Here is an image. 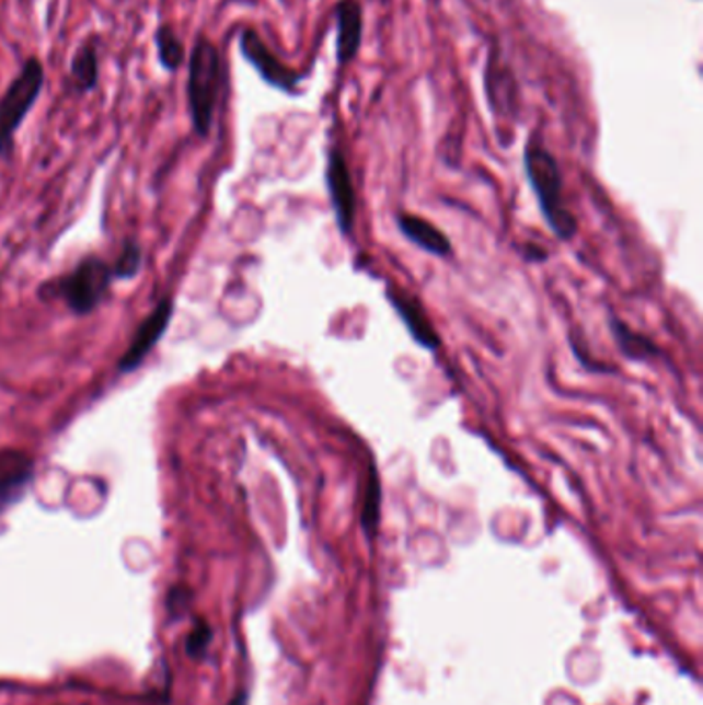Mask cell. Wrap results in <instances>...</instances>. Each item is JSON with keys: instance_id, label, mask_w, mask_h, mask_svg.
<instances>
[{"instance_id": "obj_9", "label": "cell", "mask_w": 703, "mask_h": 705, "mask_svg": "<svg viewBox=\"0 0 703 705\" xmlns=\"http://www.w3.org/2000/svg\"><path fill=\"white\" fill-rule=\"evenodd\" d=\"M338 37H336V60L338 65H349L359 53L364 36V13L359 0H341L334 7Z\"/></svg>"}, {"instance_id": "obj_16", "label": "cell", "mask_w": 703, "mask_h": 705, "mask_svg": "<svg viewBox=\"0 0 703 705\" xmlns=\"http://www.w3.org/2000/svg\"><path fill=\"white\" fill-rule=\"evenodd\" d=\"M141 247L137 246L135 242H128L124 246L123 254L118 256L116 265L112 266L114 279H128V277H132L139 270V266H141Z\"/></svg>"}, {"instance_id": "obj_17", "label": "cell", "mask_w": 703, "mask_h": 705, "mask_svg": "<svg viewBox=\"0 0 703 705\" xmlns=\"http://www.w3.org/2000/svg\"><path fill=\"white\" fill-rule=\"evenodd\" d=\"M209 642H211V629L205 623L196 625L193 634L188 637V654L200 656L209 648Z\"/></svg>"}, {"instance_id": "obj_11", "label": "cell", "mask_w": 703, "mask_h": 705, "mask_svg": "<svg viewBox=\"0 0 703 705\" xmlns=\"http://www.w3.org/2000/svg\"><path fill=\"white\" fill-rule=\"evenodd\" d=\"M396 223L406 240L425 252L436 254V256H448L452 252V244L446 238V233L438 230L434 223H429L427 219L415 217V215H401Z\"/></svg>"}, {"instance_id": "obj_8", "label": "cell", "mask_w": 703, "mask_h": 705, "mask_svg": "<svg viewBox=\"0 0 703 705\" xmlns=\"http://www.w3.org/2000/svg\"><path fill=\"white\" fill-rule=\"evenodd\" d=\"M388 300L392 303V308L396 310V314L405 322L406 328L411 336L429 351H436L440 347V336L436 333L434 324L429 316L423 310L422 301L413 298L411 293L401 291L396 287L388 289Z\"/></svg>"}, {"instance_id": "obj_4", "label": "cell", "mask_w": 703, "mask_h": 705, "mask_svg": "<svg viewBox=\"0 0 703 705\" xmlns=\"http://www.w3.org/2000/svg\"><path fill=\"white\" fill-rule=\"evenodd\" d=\"M114 281L112 266L97 256H89L72 268L69 275L44 285L53 298L67 301L77 314H88L106 298L110 282Z\"/></svg>"}, {"instance_id": "obj_18", "label": "cell", "mask_w": 703, "mask_h": 705, "mask_svg": "<svg viewBox=\"0 0 703 705\" xmlns=\"http://www.w3.org/2000/svg\"><path fill=\"white\" fill-rule=\"evenodd\" d=\"M229 705H246V693H240Z\"/></svg>"}, {"instance_id": "obj_1", "label": "cell", "mask_w": 703, "mask_h": 705, "mask_svg": "<svg viewBox=\"0 0 703 705\" xmlns=\"http://www.w3.org/2000/svg\"><path fill=\"white\" fill-rule=\"evenodd\" d=\"M525 170L546 226L560 240H572L578 231V223L565 205L563 177L555 155L543 142L530 141L525 151Z\"/></svg>"}, {"instance_id": "obj_3", "label": "cell", "mask_w": 703, "mask_h": 705, "mask_svg": "<svg viewBox=\"0 0 703 705\" xmlns=\"http://www.w3.org/2000/svg\"><path fill=\"white\" fill-rule=\"evenodd\" d=\"M44 67L37 58H30L13 83L0 100V158H9L15 147V132L19 126L36 106L37 97L44 89Z\"/></svg>"}, {"instance_id": "obj_7", "label": "cell", "mask_w": 703, "mask_h": 705, "mask_svg": "<svg viewBox=\"0 0 703 705\" xmlns=\"http://www.w3.org/2000/svg\"><path fill=\"white\" fill-rule=\"evenodd\" d=\"M174 314V301L170 298H163L159 301L158 308L142 320L137 328V333L132 336L128 349L124 351L123 359L118 363V368L123 373L137 370L142 361L147 359V355L159 343V338L165 333V328L170 326V320Z\"/></svg>"}, {"instance_id": "obj_10", "label": "cell", "mask_w": 703, "mask_h": 705, "mask_svg": "<svg viewBox=\"0 0 703 705\" xmlns=\"http://www.w3.org/2000/svg\"><path fill=\"white\" fill-rule=\"evenodd\" d=\"M34 478V460L21 450H0V508L15 501Z\"/></svg>"}, {"instance_id": "obj_6", "label": "cell", "mask_w": 703, "mask_h": 705, "mask_svg": "<svg viewBox=\"0 0 703 705\" xmlns=\"http://www.w3.org/2000/svg\"><path fill=\"white\" fill-rule=\"evenodd\" d=\"M326 184L329 195L333 203L336 226L345 235H349L355 223V188H353L352 172L347 165V159L338 147L331 149L329 153V167H326Z\"/></svg>"}, {"instance_id": "obj_2", "label": "cell", "mask_w": 703, "mask_h": 705, "mask_svg": "<svg viewBox=\"0 0 703 705\" xmlns=\"http://www.w3.org/2000/svg\"><path fill=\"white\" fill-rule=\"evenodd\" d=\"M221 85H223L221 54L209 37L198 36L191 54L186 95H188L194 130L200 137H207L211 132Z\"/></svg>"}, {"instance_id": "obj_13", "label": "cell", "mask_w": 703, "mask_h": 705, "mask_svg": "<svg viewBox=\"0 0 703 705\" xmlns=\"http://www.w3.org/2000/svg\"><path fill=\"white\" fill-rule=\"evenodd\" d=\"M97 50L85 44L79 48V53L72 56L71 62V79L74 88L79 91H91L97 88V79H100V65H97Z\"/></svg>"}, {"instance_id": "obj_5", "label": "cell", "mask_w": 703, "mask_h": 705, "mask_svg": "<svg viewBox=\"0 0 703 705\" xmlns=\"http://www.w3.org/2000/svg\"><path fill=\"white\" fill-rule=\"evenodd\" d=\"M240 50L268 85L281 89L285 93H298L303 74L285 67L281 60L270 53V48L264 44L263 37L258 36L254 30H246L242 34Z\"/></svg>"}, {"instance_id": "obj_15", "label": "cell", "mask_w": 703, "mask_h": 705, "mask_svg": "<svg viewBox=\"0 0 703 705\" xmlns=\"http://www.w3.org/2000/svg\"><path fill=\"white\" fill-rule=\"evenodd\" d=\"M155 46H158L159 62L168 71H177L184 62V44L176 36L172 27H159L155 34Z\"/></svg>"}, {"instance_id": "obj_12", "label": "cell", "mask_w": 703, "mask_h": 705, "mask_svg": "<svg viewBox=\"0 0 703 705\" xmlns=\"http://www.w3.org/2000/svg\"><path fill=\"white\" fill-rule=\"evenodd\" d=\"M611 331L615 338L616 347L632 361H648L658 355L656 345L648 336L633 333L630 326H625L621 320H611Z\"/></svg>"}, {"instance_id": "obj_14", "label": "cell", "mask_w": 703, "mask_h": 705, "mask_svg": "<svg viewBox=\"0 0 703 705\" xmlns=\"http://www.w3.org/2000/svg\"><path fill=\"white\" fill-rule=\"evenodd\" d=\"M380 508H382V487L376 466H370V481H368V492H366V501L361 510V529L368 536H376L378 524H380Z\"/></svg>"}]
</instances>
